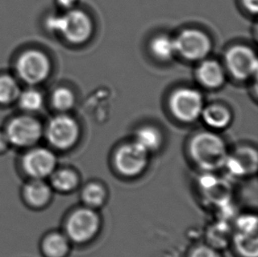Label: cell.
<instances>
[{
	"instance_id": "obj_1",
	"label": "cell",
	"mask_w": 258,
	"mask_h": 257,
	"mask_svg": "<svg viewBox=\"0 0 258 257\" xmlns=\"http://www.w3.org/2000/svg\"><path fill=\"white\" fill-rule=\"evenodd\" d=\"M47 31L59 35L72 44L87 42L94 32V24L89 15L80 9L66 11L64 14H52L45 20Z\"/></svg>"
},
{
	"instance_id": "obj_2",
	"label": "cell",
	"mask_w": 258,
	"mask_h": 257,
	"mask_svg": "<svg viewBox=\"0 0 258 257\" xmlns=\"http://www.w3.org/2000/svg\"><path fill=\"white\" fill-rule=\"evenodd\" d=\"M14 69L18 80L27 84L28 87H36L49 79L52 63L43 50L29 48L19 54Z\"/></svg>"
},
{
	"instance_id": "obj_3",
	"label": "cell",
	"mask_w": 258,
	"mask_h": 257,
	"mask_svg": "<svg viewBox=\"0 0 258 257\" xmlns=\"http://www.w3.org/2000/svg\"><path fill=\"white\" fill-rule=\"evenodd\" d=\"M189 151L196 162L206 169H216L227 161L225 143L212 132L197 134L190 142Z\"/></svg>"
},
{
	"instance_id": "obj_4",
	"label": "cell",
	"mask_w": 258,
	"mask_h": 257,
	"mask_svg": "<svg viewBox=\"0 0 258 257\" xmlns=\"http://www.w3.org/2000/svg\"><path fill=\"white\" fill-rule=\"evenodd\" d=\"M43 125L36 116L22 113L7 122L4 131L11 147L27 150L38 145L43 137Z\"/></svg>"
},
{
	"instance_id": "obj_5",
	"label": "cell",
	"mask_w": 258,
	"mask_h": 257,
	"mask_svg": "<svg viewBox=\"0 0 258 257\" xmlns=\"http://www.w3.org/2000/svg\"><path fill=\"white\" fill-rule=\"evenodd\" d=\"M43 136L53 148L69 149L79 139L80 126L72 116L66 113H60L49 119L43 128Z\"/></svg>"
},
{
	"instance_id": "obj_6",
	"label": "cell",
	"mask_w": 258,
	"mask_h": 257,
	"mask_svg": "<svg viewBox=\"0 0 258 257\" xmlns=\"http://www.w3.org/2000/svg\"><path fill=\"white\" fill-rule=\"evenodd\" d=\"M56 166L55 153L37 145L26 150L21 158V167L29 179L45 180L55 171Z\"/></svg>"
},
{
	"instance_id": "obj_7",
	"label": "cell",
	"mask_w": 258,
	"mask_h": 257,
	"mask_svg": "<svg viewBox=\"0 0 258 257\" xmlns=\"http://www.w3.org/2000/svg\"><path fill=\"white\" fill-rule=\"evenodd\" d=\"M169 107L178 120L185 122H194L202 114L203 96L198 90L182 87L172 94Z\"/></svg>"
},
{
	"instance_id": "obj_8",
	"label": "cell",
	"mask_w": 258,
	"mask_h": 257,
	"mask_svg": "<svg viewBox=\"0 0 258 257\" xmlns=\"http://www.w3.org/2000/svg\"><path fill=\"white\" fill-rule=\"evenodd\" d=\"M176 52L185 59L199 61L206 58L212 49V42L206 33L188 28L174 39Z\"/></svg>"
},
{
	"instance_id": "obj_9",
	"label": "cell",
	"mask_w": 258,
	"mask_h": 257,
	"mask_svg": "<svg viewBox=\"0 0 258 257\" xmlns=\"http://www.w3.org/2000/svg\"><path fill=\"white\" fill-rule=\"evenodd\" d=\"M226 66L232 76L236 80H247L256 75L257 56L249 47L236 45L227 50Z\"/></svg>"
},
{
	"instance_id": "obj_10",
	"label": "cell",
	"mask_w": 258,
	"mask_h": 257,
	"mask_svg": "<svg viewBox=\"0 0 258 257\" xmlns=\"http://www.w3.org/2000/svg\"><path fill=\"white\" fill-rule=\"evenodd\" d=\"M99 219L89 209H81L74 212L68 219L67 233L76 242H84L97 232Z\"/></svg>"
},
{
	"instance_id": "obj_11",
	"label": "cell",
	"mask_w": 258,
	"mask_h": 257,
	"mask_svg": "<svg viewBox=\"0 0 258 257\" xmlns=\"http://www.w3.org/2000/svg\"><path fill=\"white\" fill-rule=\"evenodd\" d=\"M147 162V151L136 142L122 146L115 155V164L118 170L128 176L140 174Z\"/></svg>"
},
{
	"instance_id": "obj_12",
	"label": "cell",
	"mask_w": 258,
	"mask_h": 257,
	"mask_svg": "<svg viewBox=\"0 0 258 257\" xmlns=\"http://www.w3.org/2000/svg\"><path fill=\"white\" fill-rule=\"evenodd\" d=\"M52 197V188L45 180L30 179L22 188V198L30 208L40 210L49 205Z\"/></svg>"
},
{
	"instance_id": "obj_13",
	"label": "cell",
	"mask_w": 258,
	"mask_h": 257,
	"mask_svg": "<svg viewBox=\"0 0 258 257\" xmlns=\"http://www.w3.org/2000/svg\"><path fill=\"white\" fill-rule=\"evenodd\" d=\"M200 83L208 88L220 87L225 81V72L215 60H206L200 63L197 71Z\"/></svg>"
},
{
	"instance_id": "obj_14",
	"label": "cell",
	"mask_w": 258,
	"mask_h": 257,
	"mask_svg": "<svg viewBox=\"0 0 258 257\" xmlns=\"http://www.w3.org/2000/svg\"><path fill=\"white\" fill-rule=\"evenodd\" d=\"M44 95L36 87H28L21 90L16 103L21 111L34 115L42 110L44 107Z\"/></svg>"
},
{
	"instance_id": "obj_15",
	"label": "cell",
	"mask_w": 258,
	"mask_h": 257,
	"mask_svg": "<svg viewBox=\"0 0 258 257\" xmlns=\"http://www.w3.org/2000/svg\"><path fill=\"white\" fill-rule=\"evenodd\" d=\"M41 249L46 257H64L69 250V243L63 234L49 233L42 240Z\"/></svg>"
},
{
	"instance_id": "obj_16",
	"label": "cell",
	"mask_w": 258,
	"mask_h": 257,
	"mask_svg": "<svg viewBox=\"0 0 258 257\" xmlns=\"http://www.w3.org/2000/svg\"><path fill=\"white\" fill-rule=\"evenodd\" d=\"M20 81L17 77L9 73L0 74V105L8 106L15 103L21 93Z\"/></svg>"
},
{
	"instance_id": "obj_17",
	"label": "cell",
	"mask_w": 258,
	"mask_h": 257,
	"mask_svg": "<svg viewBox=\"0 0 258 257\" xmlns=\"http://www.w3.org/2000/svg\"><path fill=\"white\" fill-rule=\"evenodd\" d=\"M201 115L206 124L215 128L227 127L232 118L228 108L220 104H212L204 108Z\"/></svg>"
},
{
	"instance_id": "obj_18",
	"label": "cell",
	"mask_w": 258,
	"mask_h": 257,
	"mask_svg": "<svg viewBox=\"0 0 258 257\" xmlns=\"http://www.w3.org/2000/svg\"><path fill=\"white\" fill-rule=\"evenodd\" d=\"M151 52L154 57L161 61H169L176 52L174 39L168 35H158L150 43Z\"/></svg>"
},
{
	"instance_id": "obj_19",
	"label": "cell",
	"mask_w": 258,
	"mask_h": 257,
	"mask_svg": "<svg viewBox=\"0 0 258 257\" xmlns=\"http://www.w3.org/2000/svg\"><path fill=\"white\" fill-rule=\"evenodd\" d=\"M49 185L57 191L69 192L78 184V177L74 171L63 168L53 172L49 176Z\"/></svg>"
},
{
	"instance_id": "obj_20",
	"label": "cell",
	"mask_w": 258,
	"mask_h": 257,
	"mask_svg": "<svg viewBox=\"0 0 258 257\" xmlns=\"http://www.w3.org/2000/svg\"><path fill=\"white\" fill-rule=\"evenodd\" d=\"M50 103L56 111L66 113L74 108L75 95L68 87H56L50 95Z\"/></svg>"
},
{
	"instance_id": "obj_21",
	"label": "cell",
	"mask_w": 258,
	"mask_h": 257,
	"mask_svg": "<svg viewBox=\"0 0 258 257\" xmlns=\"http://www.w3.org/2000/svg\"><path fill=\"white\" fill-rule=\"evenodd\" d=\"M135 142L145 151L151 152L158 149L161 144V132L152 126H145L140 128L136 135Z\"/></svg>"
},
{
	"instance_id": "obj_22",
	"label": "cell",
	"mask_w": 258,
	"mask_h": 257,
	"mask_svg": "<svg viewBox=\"0 0 258 257\" xmlns=\"http://www.w3.org/2000/svg\"><path fill=\"white\" fill-rule=\"evenodd\" d=\"M238 249L247 257L257 256L256 231H241L236 237Z\"/></svg>"
},
{
	"instance_id": "obj_23",
	"label": "cell",
	"mask_w": 258,
	"mask_h": 257,
	"mask_svg": "<svg viewBox=\"0 0 258 257\" xmlns=\"http://www.w3.org/2000/svg\"><path fill=\"white\" fill-rule=\"evenodd\" d=\"M105 191L100 185L90 184L85 188L83 199L87 205L99 206L104 201Z\"/></svg>"
},
{
	"instance_id": "obj_24",
	"label": "cell",
	"mask_w": 258,
	"mask_h": 257,
	"mask_svg": "<svg viewBox=\"0 0 258 257\" xmlns=\"http://www.w3.org/2000/svg\"><path fill=\"white\" fill-rule=\"evenodd\" d=\"M191 257H220V255L209 247H202L196 249Z\"/></svg>"
},
{
	"instance_id": "obj_25",
	"label": "cell",
	"mask_w": 258,
	"mask_h": 257,
	"mask_svg": "<svg viewBox=\"0 0 258 257\" xmlns=\"http://www.w3.org/2000/svg\"><path fill=\"white\" fill-rule=\"evenodd\" d=\"M11 148L10 143L7 139V134L3 130L0 128V155L7 153V151Z\"/></svg>"
},
{
	"instance_id": "obj_26",
	"label": "cell",
	"mask_w": 258,
	"mask_h": 257,
	"mask_svg": "<svg viewBox=\"0 0 258 257\" xmlns=\"http://www.w3.org/2000/svg\"><path fill=\"white\" fill-rule=\"evenodd\" d=\"M245 9L250 14H256L258 12V0H242Z\"/></svg>"
},
{
	"instance_id": "obj_27",
	"label": "cell",
	"mask_w": 258,
	"mask_h": 257,
	"mask_svg": "<svg viewBox=\"0 0 258 257\" xmlns=\"http://www.w3.org/2000/svg\"><path fill=\"white\" fill-rule=\"evenodd\" d=\"M56 3L61 9L68 11L74 9L77 3V0H56Z\"/></svg>"
}]
</instances>
